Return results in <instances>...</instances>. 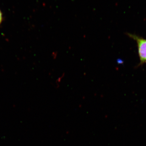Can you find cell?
Listing matches in <instances>:
<instances>
[{"instance_id":"6da1fadb","label":"cell","mask_w":146,"mask_h":146,"mask_svg":"<svg viewBox=\"0 0 146 146\" xmlns=\"http://www.w3.org/2000/svg\"><path fill=\"white\" fill-rule=\"evenodd\" d=\"M128 35L136 40L138 44V53L141 64L146 63V40L136 35L129 34Z\"/></svg>"},{"instance_id":"7a4b0ae2","label":"cell","mask_w":146,"mask_h":146,"mask_svg":"<svg viewBox=\"0 0 146 146\" xmlns=\"http://www.w3.org/2000/svg\"><path fill=\"white\" fill-rule=\"evenodd\" d=\"M3 19V18L2 13L1 10H0V25H1V23H2V22Z\"/></svg>"}]
</instances>
